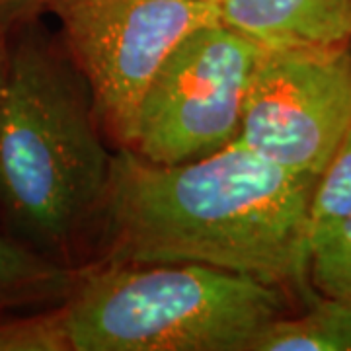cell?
<instances>
[{
	"label": "cell",
	"instance_id": "6da1fadb",
	"mask_svg": "<svg viewBox=\"0 0 351 351\" xmlns=\"http://www.w3.org/2000/svg\"><path fill=\"white\" fill-rule=\"evenodd\" d=\"M316 180L239 138L180 164L117 149L86 263H201L258 277L306 304L316 295L308 281Z\"/></svg>",
	"mask_w": 351,
	"mask_h": 351
},
{
	"label": "cell",
	"instance_id": "7a4b0ae2",
	"mask_svg": "<svg viewBox=\"0 0 351 351\" xmlns=\"http://www.w3.org/2000/svg\"><path fill=\"white\" fill-rule=\"evenodd\" d=\"M113 156L59 36L41 18L12 29L0 86V228L51 260L82 265Z\"/></svg>",
	"mask_w": 351,
	"mask_h": 351
},
{
	"label": "cell",
	"instance_id": "3957f363",
	"mask_svg": "<svg viewBox=\"0 0 351 351\" xmlns=\"http://www.w3.org/2000/svg\"><path fill=\"white\" fill-rule=\"evenodd\" d=\"M66 351H250L287 291L201 263H82L55 302Z\"/></svg>",
	"mask_w": 351,
	"mask_h": 351
},
{
	"label": "cell",
	"instance_id": "277c9868",
	"mask_svg": "<svg viewBox=\"0 0 351 351\" xmlns=\"http://www.w3.org/2000/svg\"><path fill=\"white\" fill-rule=\"evenodd\" d=\"M57 36L84 76L113 149H129L138 106L164 59L219 18L207 0H51Z\"/></svg>",
	"mask_w": 351,
	"mask_h": 351
},
{
	"label": "cell",
	"instance_id": "5b68a950",
	"mask_svg": "<svg viewBox=\"0 0 351 351\" xmlns=\"http://www.w3.org/2000/svg\"><path fill=\"white\" fill-rule=\"evenodd\" d=\"M263 51L219 18L191 29L147 88L127 151L154 164H180L237 141Z\"/></svg>",
	"mask_w": 351,
	"mask_h": 351
},
{
	"label": "cell",
	"instance_id": "8992f818",
	"mask_svg": "<svg viewBox=\"0 0 351 351\" xmlns=\"http://www.w3.org/2000/svg\"><path fill=\"white\" fill-rule=\"evenodd\" d=\"M351 127V43L271 47L252 75L239 141L297 174H322Z\"/></svg>",
	"mask_w": 351,
	"mask_h": 351
},
{
	"label": "cell",
	"instance_id": "52a82bcc",
	"mask_svg": "<svg viewBox=\"0 0 351 351\" xmlns=\"http://www.w3.org/2000/svg\"><path fill=\"white\" fill-rule=\"evenodd\" d=\"M217 12L267 49L351 43V0H219Z\"/></svg>",
	"mask_w": 351,
	"mask_h": 351
},
{
	"label": "cell",
	"instance_id": "ba28073f",
	"mask_svg": "<svg viewBox=\"0 0 351 351\" xmlns=\"http://www.w3.org/2000/svg\"><path fill=\"white\" fill-rule=\"evenodd\" d=\"M82 265H69L6 234L0 228V316L63 301Z\"/></svg>",
	"mask_w": 351,
	"mask_h": 351
},
{
	"label": "cell",
	"instance_id": "9c48e42d",
	"mask_svg": "<svg viewBox=\"0 0 351 351\" xmlns=\"http://www.w3.org/2000/svg\"><path fill=\"white\" fill-rule=\"evenodd\" d=\"M250 351H351V306L314 295L263 328Z\"/></svg>",
	"mask_w": 351,
	"mask_h": 351
},
{
	"label": "cell",
	"instance_id": "30bf717a",
	"mask_svg": "<svg viewBox=\"0 0 351 351\" xmlns=\"http://www.w3.org/2000/svg\"><path fill=\"white\" fill-rule=\"evenodd\" d=\"M308 281L316 295L351 306V219L311 237Z\"/></svg>",
	"mask_w": 351,
	"mask_h": 351
},
{
	"label": "cell",
	"instance_id": "8fae6325",
	"mask_svg": "<svg viewBox=\"0 0 351 351\" xmlns=\"http://www.w3.org/2000/svg\"><path fill=\"white\" fill-rule=\"evenodd\" d=\"M351 219V127L318 176L311 199V237Z\"/></svg>",
	"mask_w": 351,
	"mask_h": 351
},
{
	"label": "cell",
	"instance_id": "7c38bea8",
	"mask_svg": "<svg viewBox=\"0 0 351 351\" xmlns=\"http://www.w3.org/2000/svg\"><path fill=\"white\" fill-rule=\"evenodd\" d=\"M51 0H0V29L12 34L20 25L47 14Z\"/></svg>",
	"mask_w": 351,
	"mask_h": 351
},
{
	"label": "cell",
	"instance_id": "4fadbf2b",
	"mask_svg": "<svg viewBox=\"0 0 351 351\" xmlns=\"http://www.w3.org/2000/svg\"><path fill=\"white\" fill-rule=\"evenodd\" d=\"M8 45H10V34L0 29V86H2V80H4L6 61H8Z\"/></svg>",
	"mask_w": 351,
	"mask_h": 351
},
{
	"label": "cell",
	"instance_id": "5bb4252c",
	"mask_svg": "<svg viewBox=\"0 0 351 351\" xmlns=\"http://www.w3.org/2000/svg\"><path fill=\"white\" fill-rule=\"evenodd\" d=\"M207 2H213V4H217V2H219V0H207Z\"/></svg>",
	"mask_w": 351,
	"mask_h": 351
}]
</instances>
